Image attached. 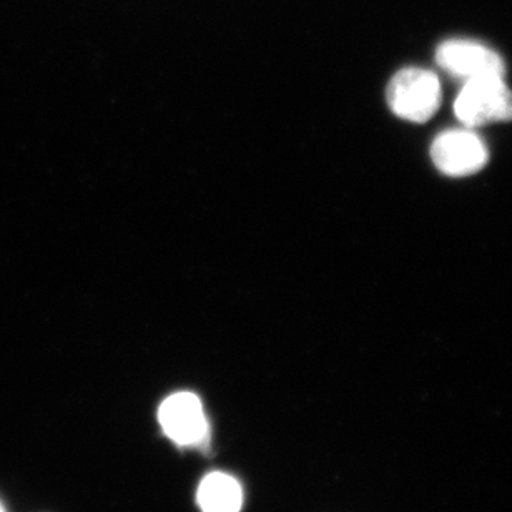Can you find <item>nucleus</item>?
Listing matches in <instances>:
<instances>
[{"mask_svg":"<svg viewBox=\"0 0 512 512\" xmlns=\"http://www.w3.org/2000/svg\"><path fill=\"white\" fill-rule=\"evenodd\" d=\"M389 109L399 119L423 124L428 122L443 100L438 75L431 70L408 67L399 70L386 90Z\"/></svg>","mask_w":512,"mask_h":512,"instance_id":"obj_1","label":"nucleus"},{"mask_svg":"<svg viewBox=\"0 0 512 512\" xmlns=\"http://www.w3.org/2000/svg\"><path fill=\"white\" fill-rule=\"evenodd\" d=\"M0 512H4V508H2V506H0Z\"/></svg>","mask_w":512,"mask_h":512,"instance_id":"obj_7","label":"nucleus"},{"mask_svg":"<svg viewBox=\"0 0 512 512\" xmlns=\"http://www.w3.org/2000/svg\"><path fill=\"white\" fill-rule=\"evenodd\" d=\"M197 503L202 512H240L243 506L242 486L230 474H208L198 486Z\"/></svg>","mask_w":512,"mask_h":512,"instance_id":"obj_6","label":"nucleus"},{"mask_svg":"<svg viewBox=\"0 0 512 512\" xmlns=\"http://www.w3.org/2000/svg\"><path fill=\"white\" fill-rule=\"evenodd\" d=\"M431 160L448 177H466L486 167L489 152L474 128H451L434 138Z\"/></svg>","mask_w":512,"mask_h":512,"instance_id":"obj_3","label":"nucleus"},{"mask_svg":"<svg viewBox=\"0 0 512 512\" xmlns=\"http://www.w3.org/2000/svg\"><path fill=\"white\" fill-rule=\"evenodd\" d=\"M158 421L163 433L178 446L203 448L208 444L210 426L197 394L182 391L168 396L158 409Z\"/></svg>","mask_w":512,"mask_h":512,"instance_id":"obj_4","label":"nucleus"},{"mask_svg":"<svg viewBox=\"0 0 512 512\" xmlns=\"http://www.w3.org/2000/svg\"><path fill=\"white\" fill-rule=\"evenodd\" d=\"M454 115L468 128L509 122L512 120V90L499 75L468 80L454 102Z\"/></svg>","mask_w":512,"mask_h":512,"instance_id":"obj_2","label":"nucleus"},{"mask_svg":"<svg viewBox=\"0 0 512 512\" xmlns=\"http://www.w3.org/2000/svg\"><path fill=\"white\" fill-rule=\"evenodd\" d=\"M436 64L446 74L463 82L491 75H506V64L501 55L488 45L474 40H446L436 50Z\"/></svg>","mask_w":512,"mask_h":512,"instance_id":"obj_5","label":"nucleus"}]
</instances>
